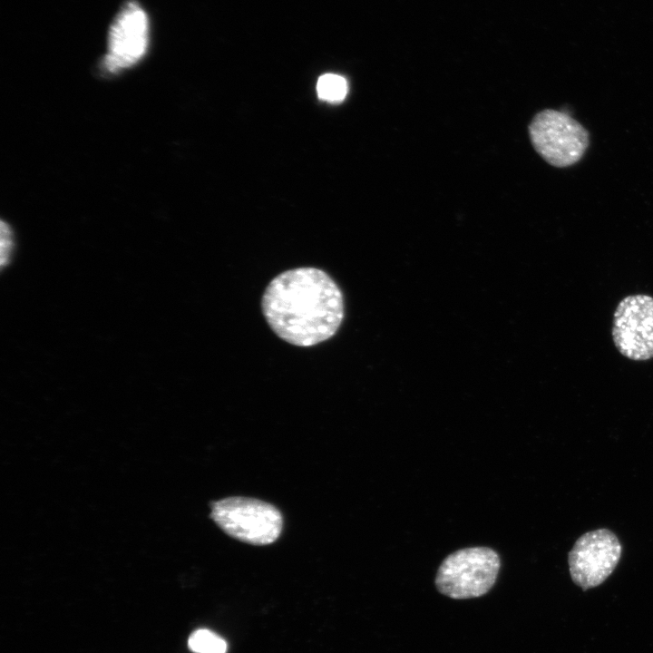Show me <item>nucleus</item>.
Returning a JSON list of instances; mask_svg holds the SVG:
<instances>
[{"instance_id": "nucleus-10", "label": "nucleus", "mask_w": 653, "mask_h": 653, "mask_svg": "<svg viewBox=\"0 0 653 653\" xmlns=\"http://www.w3.org/2000/svg\"><path fill=\"white\" fill-rule=\"evenodd\" d=\"M1 265L7 264L13 248L12 231L4 221L1 222Z\"/></svg>"}, {"instance_id": "nucleus-9", "label": "nucleus", "mask_w": 653, "mask_h": 653, "mask_svg": "<svg viewBox=\"0 0 653 653\" xmlns=\"http://www.w3.org/2000/svg\"><path fill=\"white\" fill-rule=\"evenodd\" d=\"M346 80L338 74L326 73L319 77L317 83L318 97L329 102H337L345 99L347 93Z\"/></svg>"}, {"instance_id": "nucleus-1", "label": "nucleus", "mask_w": 653, "mask_h": 653, "mask_svg": "<svg viewBox=\"0 0 653 653\" xmlns=\"http://www.w3.org/2000/svg\"><path fill=\"white\" fill-rule=\"evenodd\" d=\"M261 308L272 331L297 346L328 340L345 315L338 285L316 268H293L275 277L263 293Z\"/></svg>"}, {"instance_id": "nucleus-4", "label": "nucleus", "mask_w": 653, "mask_h": 653, "mask_svg": "<svg viewBox=\"0 0 653 653\" xmlns=\"http://www.w3.org/2000/svg\"><path fill=\"white\" fill-rule=\"evenodd\" d=\"M529 133L535 151L555 167L575 164L589 146L587 130L569 114L551 109L533 117Z\"/></svg>"}, {"instance_id": "nucleus-2", "label": "nucleus", "mask_w": 653, "mask_h": 653, "mask_svg": "<svg viewBox=\"0 0 653 653\" xmlns=\"http://www.w3.org/2000/svg\"><path fill=\"white\" fill-rule=\"evenodd\" d=\"M501 559L490 547H468L446 556L435 576L440 593L454 599H467L486 594L494 585Z\"/></svg>"}, {"instance_id": "nucleus-3", "label": "nucleus", "mask_w": 653, "mask_h": 653, "mask_svg": "<svg viewBox=\"0 0 653 653\" xmlns=\"http://www.w3.org/2000/svg\"><path fill=\"white\" fill-rule=\"evenodd\" d=\"M211 519L228 535L252 545H267L282 531L281 512L272 504L248 497H229L211 503Z\"/></svg>"}, {"instance_id": "nucleus-7", "label": "nucleus", "mask_w": 653, "mask_h": 653, "mask_svg": "<svg viewBox=\"0 0 653 653\" xmlns=\"http://www.w3.org/2000/svg\"><path fill=\"white\" fill-rule=\"evenodd\" d=\"M148 44V16L137 2L129 1L111 24L104 66L115 73L135 64L145 54Z\"/></svg>"}, {"instance_id": "nucleus-5", "label": "nucleus", "mask_w": 653, "mask_h": 653, "mask_svg": "<svg viewBox=\"0 0 653 653\" xmlns=\"http://www.w3.org/2000/svg\"><path fill=\"white\" fill-rule=\"evenodd\" d=\"M611 337L618 352L629 360L653 359V297L631 294L615 307Z\"/></svg>"}, {"instance_id": "nucleus-6", "label": "nucleus", "mask_w": 653, "mask_h": 653, "mask_svg": "<svg viewBox=\"0 0 653 653\" xmlns=\"http://www.w3.org/2000/svg\"><path fill=\"white\" fill-rule=\"evenodd\" d=\"M621 551L618 537L608 529L584 533L568 555L572 580L583 590L601 584L615 570Z\"/></svg>"}, {"instance_id": "nucleus-8", "label": "nucleus", "mask_w": 653, "mask_h": 653, "mask_svg": "<svg viewBox=\"0 0 653 653\" xmlns=\"http://www.w3.org/2000/svg\"><path fill=\"white\" fill-rule=\"evenodd\" d=\"M189 648L194 653H226V641L215 632L200 629L190 634Z\"/></svg>"}]
</instances>
